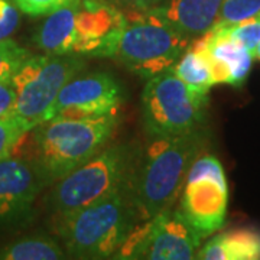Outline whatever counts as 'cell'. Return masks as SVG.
I'll return each mask as SVG.
<instances>
[{
  "label": "cell",
  "mask_w": 260,
  "mask_h": 260,
  "mask_svg": "<svg viewBox=\"0 0 260 260\" xmlns=\"http://www.w3.org/2000/svg\"><path fill=\"white\" fill-rule=\"evenodd\" d=\"M81 0H13L18 9L29 16H48L49 13L80 3Z\"/></svg>",
  "instance_id": "603a6c76"
},
{
  "label": "cell",
  "mask_w": 260,
  "mask_h": 260,
  "mask_svg": "<svg viewBox=\"0 0 260 260\" xmlns=\"http://www.w3.org/2000/svg\"><path fill=\"white\" fill-rule=\"evenodd\" d=\"M42 182L29 158H9L0 160V230L26 221Z\"/></svg>",
  "instance_id": "8fae6325"
},
{
  "label": "cell",
  "mask_w": 260,
  "mask_h": 260,
  "mask_svg": "<svg viewBox=\"0 0 260 260\" xmlns=\"http://www.w3.org/2000/svg\"><path fill=\"white\" fill-rule=\"evenodd\" d=\"M171 70L191 88L208 93L210 88L215 85L211 75L210 65L205 59L204 54L200 48L191 42V45L186 48L185 52L179 56L175 64L171 67Z\"/></svg>",
  "instance_id": "ac0fdd59"
},
{
  "label": "cell",
  "mask_w": 260,
  "mask_h": 260,
  "mask_svg": "<svg viewBox=\"0 0 260 260\" xmlns=\"http://www.w3.org/2000/svg\"><path fill=\"white\" fill-rule=\"evenodd\" d=\"M107 3H112L116 8L120 10H148L158 6L159 3H162L164 0H104Z\"/></svg>",
  "instance_id": "484cf974"
},
{
  "label": "cell",
  "mask_w": 260,
  "mask_h": 260,
  "mask_svg": "<svg viewBox=\"0 0 260 260\" xmlns=\"http://www.w3.org/2000/svg\"><path fill=\"white\" fill-rule=\"evenodd\" d=\"M126 12L104 0H81L77 13V44L74 54L112 58Z\"/></svg>",
  "instance_id": "7c38bea8"
},
{
  "label": "cell",
  "mask_w": 260,
  "mask_h": 260,
  "mask_svg": "<svg viewBox=\"0 0 260 260\" xmlns=\"http://www.w3.org/2000/svg\"><path fill=\"white\" fill-rule=\"evenodd\" d=\"M191 42L158 12L133 10L126 13L112 59L149 80L169 70Z\"/></svg>",
  "instance_id": "5b68a950"
},
{
  "label": "cell",
  "mask_w": 260,
  "mask_h": 260,
  "mask_svg": "<svg viewBox=\"0 0 260 260\" xmlns=\"http://www.w3.org/2000/svg\"><path fill=\"white\" fill-rule=\"evenodd\" d=\"M30 55L28 49L18 45L13 39L0 41V81L9 80L16 74L19 67Z\"/></svg>",
  "instance_id": "44dd1931"
},
{
  "label": "cell",
  "mask_w": 260,
  "mask_h": 260,
  "mask_svg": "<svg viewBox=\"0 0 260 260\" xmlns=\"http://www.w3.org/2000/svg\"><path fill=\"white\" fill-rule=\"evenodd\" d=\"M208 93L191 88L171 68L149 78L142 94V120L150 136H177L204 129Z\"/></svg>",
  "instance_id": "8992f818"
},
{
  "label": "cell",
  "mask_w": 260,
  "mask_h": 260,
  "mask_svg": "<svg viewBox=\"0 0 260 260\" xmlns=\"http://www.w3.org/2000/svg\"><path fill=\"white\" fill-rule=\"evenodd\" d=\"M16 100V90L13 80H3L0 81V119L13 114Z\"/></svg>",
  "instance_id": "d4e9b609"
},
{
  "label": "cell",
  "mask_w": 260,
  "mask_h": 260,
  "mask_svg": "<svg viewBox=\"0 0 260 260\" xmlns=\"http://www.w3.org/2000/svg\"><path fill=\"white\" fill-rule=\"evenodd\" d=\"M84 65L81 55L77 54H30L12 77L16 90L13 114L32 127L42 123L62 87L78 75Z\"/></svg>",
  "instance_id": "52a82bcc"
},
{
  "label": "cell",
  "mask_w": 260,
  "mask_h": 260,
  "mask_svg": "<svg viewBox=\"0 0 260 260\" xmlns=\"http://www.w3.org/2000/svg\"><path fill=\"white\" fill-rule=\"evenodd\" d=\"M203 239L181 210L168 208L138 224L114 259H195Z\"/></svg>",
  "instance_id": "ba28073f"
},
{
  "label": "cell",
  "mask_w": 260,
  "mask_h": 260,
  "mask_svg": "<svg viewBox=\"0 0 260 260\" xmlns=\"http://www.w3.org/2000/svg\"><path fill=\"white\" fill-rule=\"evenodd\" d=\"M260 12V0H223L214 26H230Z\"/></svg>",
  "instance_id": "ffe728a7"
},
{
  "label": "cell",
  "mask_w": 260,
  "mask_h": 260,
  "mask_svg": "<svg viewBox=\"0 0 260 260\" xmlns=\"http://www.w3.org/2000/svg\"><path fill=\"white\" fill-rule=\"evenodd\" d=\"M119 124L117 112L88 117H54L32 132L30 162L44 188L81 167L99 153Z\"/></svg>",
  "instance_id": "7a4b0ae2"
},
{
  "label": "cell",
  "mask_w": 260,
  "mask_h": 260,
  "mask_svg": "<svg viewBox=\"0 0 260 260\" xmlns=\"http://www.w3.org/2000/svg\"><path fill=\"white\" fill-rule=\"evenodd\" d=\"M70 257L65 249L45 234L25 236L0 249V260H62Z\"/></svg>",
  "instance_id": "e0dca14e"
},
{
  "label": "cell",
  "mask_w": 260,
  "mask_h": 260,
  "mask_svg": "<svg viewBox=\"0 0 260 260\" xmlns=\"http://www.w3.org/2000/svg\"><path fill=\"white\" fill-rule=\"evenodd\" d=\"M139 152L127 143L103 148L52 185L47 197L48 210L55 215L73 213L127 185Z\"/></svg>",
  "instance_id": "277c9868"
},
{
  "label": "cell",
  "mask_w": 260,
  "mask_h": 260,
  "mask_svg": "<svg viewBox=\"0 0 260 260\" xmlns=\"http://www.w3.org/2000/svg\"><path fill=\"white\" fill-rule=\"evenodd\" d=\"M129 184L84 208L56 215L54 227L67 254L77 259H114L139 224Z\"/></svg>",
  "instance_id": "3957f363"
},
{
  "label": "cell",
  "mask_w": 260,
  "mask_h": 260,
  "mask_svg": "<svg viewBox=\"0 0 260 260\" xmlns=\"http://www.w3.org/2000/svg\"><path fill=\"white\" fill-rule=\"evenodd\" d=\"M195 259L259 260L260 232L253 229H239L217 234L198 249Z\"/></svg>",
  "instance_id": "2e32d148"
},
{
  "label": "cell",
  "mask_w": 260,
  "mask_h": 260,
  "mask_svg": "<svg viewBox=\"0 0 260 260\" xmlns=\"http://www.w3.org/2000/svg\"><path fill=\"white\" fill-rule=\"evenodd\" d=\"M80 3L48 15L34 35V44L49 55L74 54L77 44V13Z\"/></svg>",
  "instance_id": "9a60e30c"
},
{
  "label": "cell",
  "mask_w": 260,
  "mask_h": 260,
  "mask_svg": "<svg viewBox=\"0 0 260 260\" xmlns=\"http://www.w3.org/2000/svg\"><path fill=\"white\" fill-rule=\"evenodd\" d=\"M34 129L28 121L10 114L0 119V160L13 155L23 138Z\"/></svg>",
  "instance_id": "d6986e66"
},
{
  "label": "cell",
  "mask_w": 260,
  "mask_h": 260,
  "mask_svg": "<svg viewBox=\"0 0 260 260\" xmlns=\"http://www.w3.org/2000/svg\"><path fill=\"white\" fill-rule=\"evenodd\" d=\"M123 99V87L109 73L75 75L62 87L44 121L54 117H88L116 113Z\"/></svg>",
  "instance_id": "30bf717a"
},
{
  "label": "cell",
  "mask_w": 260,
  "mask_h": 260,
  "mask_svg": "<svg viewBox=\"0 0 260 260\" xmlns=\"http://www.w3.org/2000/svg\"><path fill=\"white\" fill-rule=\"evenodd\" d=\"M221 5L223 0H164L152 10L194 41L215 25Z\"/></svg>",
  "instance_id": "5bb4252c"
},
{
  "label": "cell",
  "mask_w": 260,
  "mask_h": 260,
  "mask_svg": "<svg viewBox=\"0 0 260 260\" xmlns=\"http://www.w3.org/2000/svg\"><path fill=\"white\" fill-rule=\"evenodd\" d=\"M192 42L203 51L210 65L214 84L242 87L250 74L254 56L227 29L213 26Z\"/></svg>",
  "instance_id": "4fadbf2b"
},
{
  "label": "cell",
  "mask_w": 260,
  "mask_h": 260,
  "mask_svg": "<svg viewBox=\"0 0 260 260\" xmlns=\"http://www.w3.org/2000/svg\"><path fill=\"white\" fill-rule=\"evenodd\" d=\"M181 194V213L203 237L223 227L229 188L223 167L215 156L201 153L195 159Z\"/></svg>",
  "instance_id": "9c48e42d"
},
{
  "label": "cell",
  "mask_w": 260,
  "mask_h": 260,
  "mask_svg": "<svg viewBox=\"0 0 260 260\" xmlns=\"http://www.w3.org/2000/svg\"><path fill=\"white\" fill-rule=\"evenodd\" d=\"M19 25V12L12 0H0V41L8 39Z\"/></svg>",
  "instance_id": "cb8c5ba5"
},
{
  "label": "cell",
  "mask_w": 260,
  "mask_h": 260,
  "mask_svg": "<svg viewBox=\"0 0 260 260\" xmlns=\"http://www.w3.org/2000/svg\"><path fill=\"white\" fill-rule=\"evenodd\" d=\"M152 138L146 149L139 152L129 184L139 223L174 207L208 135L204 127L177 136Z\"/></svg>",
  "instance_id": "6da1fadb"
},
{
  "label": "cell",
  "mask_w": 260,
  "mask_h": 260,
  "mask_svg": "<svg viewBox=\"0 0 260 260\" xmlns=\"http://www.w3.org/2000/svg\"><path fill=\"white\" fill-rule=\"evenodd\" d=\"M253 56L260 61V42L256 45V48H254V51H253Z\"/></svg>",
  "instance_id": "4316f807"
},
{
  "label": "cell",
  "mask_w": 260,
  "mask_h": 260,
  "mask_svg": "<svg viewBox=\"0 0 260 260\" xmlns=\"http://www.w3.org/2000/svg\"><path fill=\"white\" fill-rule=\"evenodd\" d=\"M224 28L227 29L230 32V35L236 38L243 47L247 48L253 54L256 45L260 42V12L250 18L239 22V23L224 26Z\"/></svg>",
  "instance_id": "7402d4cb"
}]
</instances>
